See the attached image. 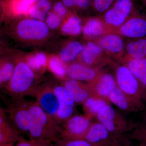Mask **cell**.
<instances>
[{
	"instance_id": "1",
	"label": "cell",
	"mask_w": 146,
	"mask_h": 146,
	"mask_svg": "<svg viewBox=\"0 0 146 146\" xmlns=\"http://www.w3.org/2000/svg\"><path fill=\"white\" fill-rule=\"evenodd\" d=\"M29 108L31 121L28 133L30 139L51 141L54 144L61 138V127L36 102H29Z\"/></svg>"
},
{
	"instance_id": "2",
	"label": "cell",
	"mask_w": 146,
	"mask_h": 146,
	"mask_svg": "<svg viewBox=\"0 0 146 146\" xmlns=\"http://www.w3.org/2000/svg\"><path fill=\"white\" fill-rule=\"evenodd\" d=\"M35 75L26 62L16 64L13 75L7 86V92L13 98H23L34 96L36 88L33 87Z\"/></svg>"
},
{
	"instance_id": "3",
	"label": "cell",
	"mask_w": 146,
	"mask_h": 146,
	"mask_svg": "<svg viewBox=\"0 0 146 146\" xmlns=\"http://www.w3.org/2000/svg\"><path fill=\"white\" fill-rule=\"evenodd\" d=\"M115 61L113 60L111 65L118 87L127 96L146 105L145 89L126 65Z\"/></svg>"
},
{
	"instance_id": "4",
	"label": "cell",
	"mask_w": 146,
	"mask_h": 146,
	"mask_svg": "<svg viewBox=\"0 0 146 146\" xmlns=\"http://www.w3.org/2000/svg\"><path fill=\"white\" fill-rule=\"evenodd\" d=\"M135 8L134 0H117L100 16L105 25L108 33H111L121 26Z\"/></svg>"
},
{
	"instance_id": "5",
	"label": "cell",
	"mask_w": 146,
	"mask_h": 146,
	"mask_svg": "<svg viewBox=\"0 0 146 146\" xmlns=\"http://www.w3.org/2000/svg\"><path fill=\"white\" fill-rule=\"evenodd\" d=\"M98 121L101 123L114 137L123 136L131 130L133 125L129 122L120 112L108 104L104 106L97 117Z\"/></svg>"
},
{
	"instance_id": "6",
	"label": "cell",
	"mask_w": 146,
	"mask_h": 146,
	"mask_svg": "<svg viewBox=\"0 0 146 146\" xmlns=\"http://www.w3.org/2000/svg\"><path fill=\"white\" fill-rule=\"evenodd\" d=\"M111 33L129 39L146 37V13L135 8L127 21Z\"/></svg>"
},
{
	"instance_id": "7",
	"label": "cell",
	"mask_w": 146,
	"mask_h": 146,
	"mask_svg": "<svg viewBox=\"0 0 146 146\" xmlns=\"http://www.w3.org/2000/svg\"><path fill=\"white\" fill-rule=\"evenodd\" d=\"M13 98L7 104L9 118L19 131L28 133L31 121L29 102L23 98Z\"/></svg>"
},
{
	"instance_id": "8",
	"label": "cell",
	"mask_w": 146,
	"mask_h": 146,
	"mask_svg": "<svg viewBox=\"0 0 146 146\" xmlns=\"http://www.w3.org/2000/svg\"><path fill=\"white\" fill-rule=\"evenodd\" d=\"M16 31L18 36L23 40L38 41L46 38L49 34V28L43 21L27 19L19 22Z\"/></svg>"
},
{
	"instance_id": "9",
	"label": "cell",
	"mask_w": 146,
	"mask_h": 146,
	"mask_svg": "<svg viewBox=\"0 0 146 146\" xmlns=\"http://www.w3.org/2000/svg\"><path fill=\"white\" fill-rule=\"evenodd\" d=\"M79 56H80L79 62L92 68L101 69L105 65H111L113 61L94 41H89L85 44Z\"/></svg>"
},
{
	"instance_id": "10",
	"label": "cell",
	"mask_w": 146,
	"mask_h": 146,
	"mask_svg": "<svg viewBox=\"0 0 146 146\" xmlns=\"http://www.w3.org/2000/svg\"><path fill=\"white\" fill-rule=\"evenodd\" d=\"M91 120L85 115H73L63 124L61 138L84 139L92 124Z\"/></svg>"
},
{
	"instance_id": "11",
	"label": "cell",
	"mask_w": 146,
	"mask_h": 146,
	"mask_svg": "<svg viewBox=\"0 0 146 146\" xmlns=\"http://www.w3.org/2000/svg\"><path fill=\"white\" fill-rule=\"evenodd\" d=\"M94 41L112 59L119 61L125 54V43L123 38L119 35L107 33Z\"/></svg>"
},
{
	"instance_id": "12",
	"label": "cell",
	"mask_w": 146,
	"mask_h": 146,
	"mask_svg": "<svg viewBox=\"0 0 146 146\" xmlns=\"http://www.w3.org/2000/svg\"><path fill=\"white\" fill-rule=\"evenodd\" d=\"M53 88L58 102V108L55 120L59 124H63L74 115L76 103L63 85H55Z\"/></svg>"
},
{
	"instance_id": "13",
	"label": "cell",
	"mask_w": 146,
	"mask_h": 146,
	"mask_svg": "<svg viewBox=\"0 0 146 146\" xmlns=\"http://www.w3.org/2000/svg\"><path fill=\"white\" fill-rule=\"evenodd\" d=\"M53 86L46 85L36 88L34 96L36 103L41 108L55 120L58 108V102Z\"/></svg>"
},
{
	"instance_id": "14",
	"label": "cell",
	"mask_w": 146,
	"mask_h": 146,
	"mask_svg": "<svg viewBox=\"0 0 146 146\" xmlns=\"http://www.w3.org/2000/svg\"><path fill=\"white\" fill-rule=\"evenodd\" d=\"M110 103L126 113H133L146 111V105L125 94L117 85L110 94L109 98Z\"/></svg>"
},
{
	"instance_id": "15",
	"label": "cell",
	"mask_w": 146,
	"mask_h": 146,
	"mask_svg": "<svg viewBox=\"0 0 146 146\" xmlns=\"http://www.w3.org/2000/svg\"><path fill=\"white\" fill-rule=\"evenodd\" d=\"M88 84L94 96L106 100L110 103L109 101L110 96L117 86L114 75L102 70L97 78Z\"/></svg>"
},
{
	"instance_id": "16",
	"label": "cell",
	"mask_w": 146,
	"mask_h": 146,
	"mask_svg": "<svg viewBox=\"0 0 146 146\" xmlns=\"http://www.w3.org/2000/svg\"><path fill=\"white\" fill-rule=\"evenodd\" d=\"M100 68H92L80 63L74 62L67 68V76L69 78L87 84L94 81L101 72Z\"/></svg>"
},
{
	"instance_id": "17",
	"label": "cell",
	"mask_w": 146,
	"mask_h": 146,
	"mask_svg": "<svg viewBox=\"0 0 146 146\" xmlns=\"http://www.w3.org/2000/svg\"><path fill=\"white\" fill-rule=\"evenodd\" d=\"M6 114L0 108V146H13L22 138L20 131L8 122Z\"/></svg>"
},
{
	"instance_id": "18",
	"label": "cell",
	"mask_w": 146,
	"mask_h": 146,
	"mask_svg": "<svg viewBox=\"0 0 146 146\" xmlns=\"http://www.w3.org/2000/svg\"><path fill=\"white\" fill-rule=\"evenodd\" d=\"M63 85L77 104H83L89 98L94 96L89 84L82 82L69 78L65 80Z\"/></svg>"
},
{
	"instance_id": "19",
	"label": "cell",
	"mask_w": 146,
	"mask_h": 146,
	"mask_svg": "<svg viewBox=\"0 0 146 146\" xmlns=\"http://www.w3.org/2000/svg\"><path fill=\"white\" fill-rule=\"evenodd\" d=\"M115 137L98 121L92 123L84 139L95 146H106Z\"/></svg>"
},
{
	"instance_id": "20",
	"label": "cell",
	"mask_w": 146,
	"mask_h": 146,
	"mask_svg": "<svg viewBox=\"0 0 146 146\" xmlns=\"http://www.w3.org/2000/svg\"><path fill=\"white\" fill-rule=\"evenodd\" d=\"M82 32L84 37L89 41H94L107 34L105 25L100 16L88 18L82 26Z\"/></svg>"
},
{
	"instance_id": "21",
	"label": "cell",
	"mask_w": 146,
	"mask_h": 146,
	"mask_svg": "<svg viewBox=\"0 0 146 146\" xmlns=\"http://www.w3.org/2000/svg\"><path fill=\"white\" fill-rule=\"evenodd\" d=\"M119 62L126 65L146 90V58L133 59L124 56Z\"/></svg>"
},
{
	"instance_id": "22",
	"label": "cell",
	"mask_w": 146,
	"mask_h": 146,
	"mask_svg": "<svg viewBox=\"0 0 146 146\" xmlns=\"http://www.w3.org/2000/svg\"><path fill=\"white\" fill-rule=\"evenodd\" d=\"M124 56L133 59L146 58V37L128 40L125 43Z\"/></svg>"
},
{
	"instance_id": "23",
	"label": "cell",
	"mask_w": 146,
	"mask_h": 146,
	"mask_svg": "<svg viewBox=\"0 0 146 146\" xmlns=\"http://www.w3.org/2000/svg\"><path fill=\"white\" fill-rule=\"evenodd\" d=\"M108 104L110 103L99 97L92 96L82 104L84 115L91 119L97 118L102 108Z\"/></svg>"
},
{
	"instance_id": "24",
	"label": "cell",
	"mask_w": 146,
	"mask_h": 146,
	"mask_svg": "<svg viewBox=\"0 0 146 146\" xmlns=\"http://www.w3.org/2000/svg\"><path fill=\"white\" fill-rule=\"evenodd\" d=\"M84 45L78 41L68 43L60 53V58L64 63H70L79 57L83 51Z\"/></svg>"
},
{
	"instance_id": "25",
	"label": "cell",
	"mask_w": 146,
	"mask_h": 146,
	"mask_svg": "<svg viewBox=\"0 0 146 146\" xmlns=\"http://www.w3.org/2000/svg\"><path fill=\"white\" fill-rule=\"evenodd\" d=\"M81 19L75 14H72L63 25L62 31L63 33L71 36H78L82 32Z\"/></svg>"
},
{
	"instance_id": "26",
	"label": "cell",
	"mask_w": 146,
	"mask_h": 146,
	"mask_svg": "<svg viewBox=\"0 0 146 146\" xmlns=\"http://www.w3.org/2000/svg\"><path fill=\"white\" fill-rule=\"evenodd\" d=\"M50 70L58 78L63 79L67 75V68L65 63L57 56H52L48 62Z\"/></svg>"
},
{
	"instance_id": "27",
	"label": "cell",
	"mask_w": 146,
	"mask_h": 146,
	"mask_svg": "<svg viewBox=\"0 0 146 146\" xmlns=\"http://www.w3.org/2000/svg\"><path fill=\"white\" fill-rule=\"evenodd\" d=\"M26 63L33 72L41 71L47 66V56L44 54L38 53L29 56Z\"/></svg>"
},
{
	"instance_id": "28",
	"label": "cell",
	"mask_w": 146,
	"mask_h": 146,
	"mask_svg": "<svg viewBox=\"0 0 146 146\" xmlns=\"http://www.w3.org/2000/svg\"><path fill=\"white\" fill-rule=\"evenodd\" d=\"M130 139L135 140L139 146H146V127L142 124L133 125L131 129Z\"/></svg>"
},
{
	"instance_id": "29",
	"label": "cell",
	"mask_w": 146,
	"mask_h": 146,
	"mask_svg": "<svg viewBox=\"0 0 146 146\" xmlns=\"http://www.w3.org/2000/svg\"><path fill=\"white\" fill-rule=\"evenodd\" d=\"M15 68L13 64L10 62H5L1 64L0 69V84L1 86L8 83L12 77Z\"/></svg>"
},
{
	"instance_id": "30",
	"label": "cell",
	"mask_w": 146,
	"mask_h": 146,
	"mask_svg": "<svg viewBox=\"0 0 146 146\" xmlns=\"http://www.w3.org/2000/svg\"><path fill=\"white\" fill-rule=\"evenodd\" d=\"M92 8L94 11L100 16L104 13L117 0H91Z\"/></svg>"
},
{
	"instance_id": "31",
	"label": "cell",
	"mask_w": 146,
	"mask_h": 146,
	"mask_svg": "<svg viewBox=\"0 0 146 146\" xmlns=\"http://www.w3.org/2000/svg\"><path fill=\"white\" fill-rule=\"evenodd\" d=\"M55 146H95L85 139L61 138L54 143Z\"/></svg>"
},
{
	"instance_id": "32",
	"label": "cell",
	"mask_w": 146,
	"mask_h": 146,
	"mask_svg": "<svg viewBox=\"0 0 146 146\" xmlns=\"http://www.w3.org/2000/svg\"><path fill=\"white\" fill-rule=\"evenodd\" d=\"M13 146H55L51 141H40L30 139L27 140L23 138Z\"/></svg>"
},
{
	"instance_id": "33",
	"label": "cell",
	"mask_w": 146,
	"mask_h": 146,
	"mask_svg": "<svg viewBox=\"0 0 146 146\" xmlns=\"http://www.w3.org/2000/svg\"><path fill=\"white\" fill-rule=\"evenodd\" d=\"M31 18L38 21H44L46 17L47 13L39 7L35 3L31 7L29 11Z\"/></svg>"
},
{
	"instance_id": "34",
	"label": "cell",
	"mask_w": 146,
	"mask_h": 146,
	"mask_svg": "<svg viewBox=\"0 0 146 146\" xmlns=\"http://www.w3.org/2000/svg\"><path fill=\"white\" fill-rule=\"evenodd\" d=\"M106 146H135L130 140L127 139L123 136L115 137Z\"/></svg>"
},
{
	"instance_id": "35",
	"label": "cell",
	"mask_w": 146,
	"mask_h": 146,
	"mask_svg": "<svg viewBox=\"0 0 146 146\" xmlns=\"http://www.w3.org/2000/svg\"><path fill=\"white\" fill-rule=\"evenodd\" d=\"M75 10H86L92 7L91 0H72Z\"/></svg>"
},
{
	"instance_id": "36",
	"label": "cell",
	"mask_w": 146,
	"mask_h": 146,
	"mask_svg": "<svg viewBox=\"0 0 146 146\" xmlns=\"http://www.w3.org/2000/svg\"><path fill=\"white\" fill-rule=\"evenodd\" d=\"M60 22V17L55 13H51L47 17V25L51 29H55L58 27Z\"/></svg>"
},
{
	"instance_id": "37",
	"label": "cell",
	"mask_w": 146,
	"mask_h": 146,
	"mask_svg": "<svg viewBox=\"0 0 146 146\" xmlns=\"http://www.w3.org/2000/svg\"><path fill=\"white\" fill-rule=\"evenodd\" d=\"M54 11L60 17H65L68 14L67 7L61 2H57L54 6Z\"/></svg>"
},
{
	"instance_id": "38",
	"label": "cell",
	"mask_w": 146,
	"mask_h": 146,
	"mask_svg": "<svg viewBox=\"0 0 146 146\" xmlns=\"http://www.w3.org/2000/svg\"><path fill=\"white\" fill-rule=\"evenodd\" d=\"M35 4L47 13L51 9L52 4L50 0H39Z\"/></svg>"
},
{
	"instance_id": "39",
	"label": "cell",
	"mask_w": 146,
	"mask_h": 146,
	"mask_svg": "<svg viewBox=\"0 0 146 146\" xmlns=\"http://www.w3.org/2000/svg\"><path fill=\"white\" fill-rule=\"evenodd\" d=\"M62 3L66 7L75 10L74 6L73 4L72 0H62Z\"/></svg>"
},
{
	"instance_id": "40",
	"label": "cell",
	"mask_w": 146,
	"mask_h": 146,
	"mask_svg": "<svg viewBox=\"0 0 146 146\" xmlns=\"http://www.w3.org/2000/svg\"><path fill=\"white\" fill-rule=\"evenodd\" d=\"M143 124L146 127V111H145V115L143 116Z\"/></svg>"
},
{
	"instance_id": "41",
	"label": "cell",
	"mask_w": 146,
	"mask_h": 146,
	"mask_svg": "<svg viewBox=\"0 0 146 146\" xmlns=\"http://www.w3.org/2000/svg\"><path fill=\"white\" fill-rule=\"evenodd\" d=\"M140 1L144 7L146 9V0H140Z\"/></svg>"
},
{
	"instance_id": "42",
	"label": "cell",
	"mask_w": 146,
	"mask_h": 146,
	"mask_svg": "<svg viewBox=\"0 0 146 146\" xmlns=\"http://www.w3.org/2000/svg\"></svg>"
}]
</instances>
